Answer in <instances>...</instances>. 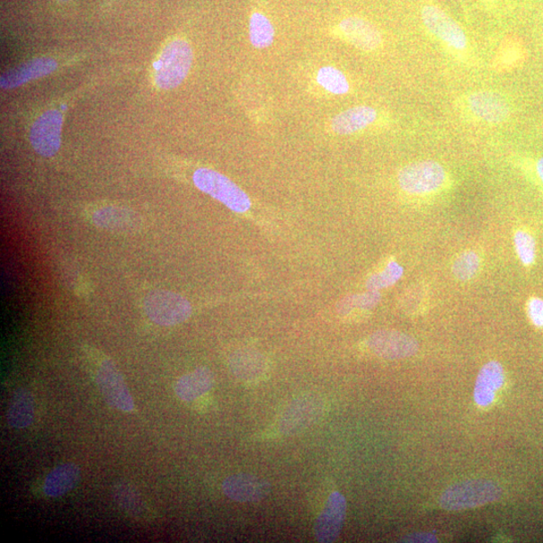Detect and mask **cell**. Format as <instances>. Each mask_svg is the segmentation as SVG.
<instances>
[{
	"instance_id": "cell-8",
	"label": "cell",
	"mask_w": 543,
	"mask_h": 543,
	"mask_svg": "<svg viewBox=\"0 0 543 543\" xmlns=\"http://www.w3.org/2000/svg\"><path fill=\"white\" fill-rule=\"evenodd\" d=\"M324 409V402L318 396H304L296 398L283 413L279 422V430L282 434H296L316 423Z\"/></svg>"
},
{
	"instance_id": "cell-27",
	"label": "cell",
	"mask_w": 543,
	"mask_h": 543,
	"mask_svg": "<svg viewBox=\"0 0 543 543\" xmlns=\"http://www.w3.org/2000/svg\"><path fill=\"white\" fill-rule=\"evenodd\" d=\"M403 274V267L398 265L395 261L390 262L381 273L375 274L368 280L367 288L369 290L376 291L384 289V288L393 286L396 283L402 278Z\"/></svg>"
},
{
	"instance_id": "cell-3",
	"label": "cell",
	"mask_w": 543,
	"mask_h": 543,
	"mask_svg": "<svg viewBox=\"0 0 543 543\" xmlns=\"http://www.w3.org/2000/svg\"><path fill=\"white\" fill-rule=\"evenodd\" d=\"M193 182L199 190L223 202L236 213H245L251 208L248 195L227 176L213 169H198L193 174Z\"/></svg>"
},
{
	"instance_id": "cell-18",
	"label": "cell",
	"mask_w": 543,
	"mask_h": 543,
	"mask_svg": "<svg viewBox=\"0 0 543 543\" xmlns=\"http://www.w3.org/2000/svg\"><path fill=\"white\" fill-rule=\"evenodd\" d=\"M504 384V370L497 361H490L479 372L474 389V400L485 407L494 403L495 394Z\"/></svg>"
},
{
	"instance_id": "cell-33",
	"label": "cell",
	"mask_w": 543,
	"mask_h": 543,
	"mask_svg": "<svg viewBox=\"0 0 543 543\" xmlns=\"http://www.w3.org/2000/svg\"><path fill=\"white\" fill-rule=\"evenodd\" d=\"M58 2H59V3H66V2H69V0H58Z\"/></svg>"
},
{
	"instance_id": "cell-26",
	"label": "cell",
	"mask_w": 543,
	"mask_h": 543,
	"mask_svg": "<svg viewBox=\"0 0 543 543\" xmlns=\"http://www.w3.org/2000/svg\"><path fill=\"white\" fill-rule=\"evenodd\" d=\"M480 269V258L473 251L465 252L456 259L453 274L460 281H469L477 275Z\"/></svg>"
},
{
	"instance_id": "cell-24",
	"label": "cell",
	"mask_w": 543,
	"mask_h": 543,
	"mask_svg": "<svg viewBox=\"0 0 543 543\" xmlns=\"http://www.w3.org/2000/svg\"><path fill=\"white\" fill-rule=\"evenodd\" d=\"M275 30L267 16L254 13L250 19V40L256 49H266L273 44Z\"/></svg>"
},
{
	"instance_id": "cell-16",
	"label": "cell",
	"mask_w": 543,
	"mask_h": 543,
	"mask_svg": "<svg viewBox=\"0 0 543 543\" xmlns=\"http://www.w3.org/2000/svg\"><path fill=\"white\" fill-rule=\"evenodd\" d=\"M339 30L344 38L354 47L362 50H373L381 44L378 30L369 22L352 16L339 24Z\"/></svg>"
},
{
	"instance_id": "cell-30",
	"label": "cell",
	"mask_w": 543,
	"mask_h": 543,
	"mask_svg": "<svg viewBox=\"0 0 543 543\" xmlns=\"http://www.w3.org/2000/svg\"><path fill=\"white\" fill-rule=\"evenodd\" d=\"M528 312L532 324L543 327V300L533 297L528 304Z\"/></svg>"
},
{
	"instance_id": "cell-20",
	"label": "cell",
	"mask_w": 543,
	"mask_h": 543,
	"mask_svg": "<svg viewBox=\"0 0 543 543\" xmlns=\"http://www.w3.org/2000/svg\"><path fill=\"white\" fill-rule=\"evenodd\" d=\"M376 109L369 106H356L338 114L331 121V129L339 135H349L366 129L376 121Z\"/></svg>"
},
{
	"instance_id": "cell-14",
	"label": "cell",
	"mask_w": 543,
	"mask_h": 543,
	"mask_svg": "<svg viewBox=\"0 0 543 543\" xmlns=\"http://www.w3.org/2000/svg\"><path fill=\"white\" fill-rule=\"evenodd\" d=\"M57 62L50 58H39L24 63L15 69L7 71L2 76L0 85L4 90L14 89L22 85L36 80L53 73L57 69Z\"/></svg>"
},
{
	"instance_id": "cell-5",
	"label": "cell",
	"mask_w": 543,
	"mask_h": 543,
	"mask_svg": "<svg viewBox=\"0 0 543 543\" xmlns=\"http://www.w3.org/2000/svg\"><path fill=\"white\" fill-rule=\"evenodd\" d=\"M446 180V172L436 161H420L405 166L398 174L401 189L411 194H427L438 191Z\"/></svg>"
},
{
	"instance_id": "cell-25",
	"label": "cell",
	"mask_w": 543,
	"mask_h": 543,
	"mask_svg": "<svg viewBox=\"0 0 543 543\" xmlns=\"http://www.w3.org/2000/svg\"><path fill=\"white\" fill-rule=\"evenodd\" d=\"M317 82L335 95H344L350 91V83L345 75L334 67H321L317 74Z\"/></svg>"
},
{
	"instance_id": "cell-9",
	"label": "cell",
	"mask_w": 543,
	"mask_h": 543,
	"mask_svg": "<svg viewBox=\"0 0 543 543\" xmlns=\"http://www.w3.org/2000/svg\"><path fill=\"white\" fill-rule=\"evenodd\" d=\"M368 345L379 358L389 361L411 358L419 352L414 338L396 330L377 331L369 338Z\"/></svg>"
},
{
	"instance_id": "cell-31",
	"label": "cell",
	"mask_w": 543,
	"mask_h": 543,
	"mask_svg": "<svg viewBox=\"0 0 543 543\" xmlns=\"http://www.w3.org/2000/svg\"><path fill=\"white\" fill-rule=\"evenodd\" d=\"M403 542H437V538L432 533H414L405 538Z\"/></svg>"
},
{
	"instance_id": "cell-19",
	"label": "cell",
	"mask_w": 543,
	"mask_h": 543,
	"mask_svg": "<svg viewBox=\"0 0 543 543\" xmlns=\"http://www.w3.org/2000/svg\"><path fill=\"white\" fill-rule=\"evenodd\" d=\"M80 479V467L74 463H65L49 473L42 491L49 498L62 497L77 486Z\"/></svg>"
},
{
	"instance_id": "cell-15",
	"label": "cell",
	"mask_w": 543,
	"mask_h": 543,
	"mask_svg": "<svg viewBox=\"0 0 543 543\" xmlns=\"http://www.w3.org/2000/svg\"><path fill=\"white\" fill-rule=\"evenodd\" d=\"M214 385L213 371L209 368L200 367L178 379L174 392L182 402L191 403L206 396Z\"/></svg>"
},
{
	"instance_id": "cell-12",
	"label": "cell",
	"mask_w": 543,
	"mask_h": 543,
	"mask_svg": "<svg viewBox=\"0 0 543 543\" xmlns=\"http://www.w3.org/2000/svg\"><path fill=\"white\" fill-rule=\"evenodd\" d=\"M225 495L240 503H258L266 498L271 492V485L265 479L252 474H235L223 483Z\"/></svg>"
},
{
	"instance_id": "cell-29",
	"label": "cell",
	"mask_w": 543,
	"mask_h": 543,
	"mask_svg": "<svg viewBox=\"0 0 543 543\" xmlns=\"http://www.w3.org/2000/svg\"><path fill=\"white\" fill-rule=\"evenodd\" d=\"M380 300V294L376 290H369L367 293L349 297L339 305V311L342 313L350 312L353 308L371 309L378 305Z\"/></svg>"
},
{
	"instance_id": "cell-17",
	"label": "cell",
	"mask_w": 543,
	"mask_h": 543,
	"mask_svg": "<svg viewBox=\"0 0 543 543\" xmlns=\"http://www.w3.org/2000/svg\"><path fill=\"white\" fill-rule=\"evenodd\" d=\"M468 103L475 115L490 123L503 122L511 113L507 102L494 92L475 93Z\"/></svg>"
},
{
	"instance_id": "cell-2",
	"label": "cell",
	"mask_w": 543,
	"mask_h": 543,
	"mask_svg": "<svg viewBox=\"0 0 543 543\" xmlns=\"http://www.w3.org/2000/svg\"><path fill=\"white\" fill-rule=\"evenodd\" d=\"M191 45L184 40H174L163 49L156 64V83L160 89L172 90L188 77L192 65Z\"/></svg>"
},
{
	"instance_id": "cell-7",
	"label": "cell",
	"mask_w": 543,
	"mask_h": 543,
	"mask_svg": "<svg viewBox=\"0 0 543 543\" xmlns=\"http://www.w3.org/2000/svg\"><path fill=\"white\" fill-rule=\"evenodd\" d=\"M63 117L58 110H49L33 123L30 140L33 149L41 156L53 157L62 143Z\"/></svg>"
},
{
	"instance_id": "cell-4",
	"label": "cell",
	"mask_w": 543,
	"mask_h": 543,
	"mask_svg": "<svg viewBox=\"0 0 543 543\" xmlns=\"http://www.w3.org/2000/svg\"><path fill=\"white\" fill-rule=\"evenodd\" d=\"M144 310L155 324L174 326L182 324L191 316V305L180 294L157 290L149 293L144 300Z\"/></svg>"
},
{
	"instance_id": "cell-10",
	"label": "cell",
	"mask_w": 543,
	"mask_h": 543,
	"mask_svg": "<svg viewBox=\"0 0 543 543\" xmlns=\"http://www.w3.org/2000/svg\"><path fill=\"white\" fill-rule=\"evenodd\" d=\"M346 516V499L341 492L331 494L314 525V536L322 543L334 542L341 536Z\"/></svg>"
},
{
	"instance_id": "cell-28",
	"label": "cell",
	"mask_w": 543,
	"mask_h": 543,
	"mask_svg": "<svg viewBox=\"0 0 543 543\" xmlns=\"http://www.w3.org/2000/svg\"><path fill=\"white\" fill-rule=\"evenodd\" d=\"M514 245L522 264L525 266L532 265L537 254V245L533 236L524 231L516 232Z\"/></svg>"
},
{
	"instance_id": "cell-6",
	"label": "cell",
	"mask_w": 543,
	"mask_h": 543,
	"mask_svg": "<svg viewBox=\"0 0 543 543\" xmlns=\"http://www.w3.org/2000/svg\"><path fill=\"white\" fill-rule=\"evenodd\" d=\"M95 379L102 396L109 405L124 413L135 411L130 390L125 383L122 373L111 361H105L100 364Z\"/></svg>"
},
{
	"instance_id": "cell-23",
	"label": "cell",
	"mask_w": 543,
	"mask_h": 543,
	"mask_svg": "<svg viewBox=\"0 0 543 543\" xmlns=\"http://www.w3.org/2000/svg\"><path fill=\"white\" fill-rule=\"evenodd\" d=\"M96 226L110 231H125L134 224L133 214L120 208H105L99 209L94 215Z\"/></svg>"
},
{
	"instance_id": "cell-1",
	"label": "cell",
	"mask_w": 543,
	"mask_h": 543,
	"mask_svg": "<svg viewBox=\"0 0 543 543\" xmlns=\"http://www.w3.org/2000/svg\"><path fill=\"white\" fill-rule=\"evenodd\" d=\"M503 491L487 480H468L450 486L441 496L440 505L448 512H461L497 502Z\"/></svg>"
},
{
	"instance_id": "cell-22",
	"label": "cell",
	"mask_w": 543,
	"mask_h": 543,
	"mask_svg": "<svg viewBox=\"0 0 543 543\" xmlns=\"http://www.w3.org/2000/svg\"><path fill=\"white\" fill-rule=\"evenodd\" d=\"M230 369L237 378L254 381L260 378L265 371L264 356L250 350L236 352L230 359Z\"/></svg>"
},
{
	"instance_id": "cell-32",
	"label": "cell",
	"mask_w": 543,
	"mask_h": 543,
	"mask_svg": "<svg viewBox=\"0 0 543 543\" xmlns=\"http://www.w3.org/2000/svg\"><path fill=\"white\" fill-rule=\"evenodd\" d=\"M537 168H538V174L540 177V180L543 182V157L539 160Z\"/></svg>"
},
{
	"instance_id": "cell-13",
	"label": "cell",
	"mask_w": 543,
	"mask_h": 543,
	"mask_svg": "<svg viewBox=\"0 0 543 543\" xmlns=\"http://www.w3.org/2000/svg\"><path fill=\"white\" fill-rule=\"evenodd\" d=\"M112 496L122 512L131 517L132 520L149 521L154 520L156 515L138 489L129 481H117L112 487Z\"/></svg>"
},
{
	"instance_id": "cell-21",
	"label": "cell",
	"mask_w": 543,
	"mask_h": 543,
	"mask_svg": "<svg viewBox=\"0 0 543 543\" xmlns=\"http://www.w3.org/2000/svg\"><path fill=\"white\" fill-rule=\"evenodd\" d=\"M8 425L16 430L28 428L35 419V400L29 389L15 390L8 406L6 415Z\"/></svg>"
},
{
	"instance_id": "cell-11",
	"label": "cell",
	"mask_w": 543,
	"mask_h": 543,
	"mask_svg": "<svg viewBox=\"0 0 543 543\" xmlns=\"http://www.w3.org/2000/svg\"><path fill=\"white\" fill-rule=\"evenodd\" d=\"M422 21L425 27L447 45L464 49L468 44L465 32L451 16L435 5H426L422 10Z\"/></svg>"
}]
</instances>
